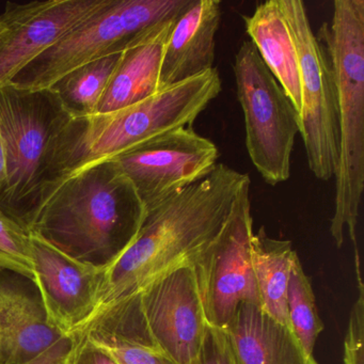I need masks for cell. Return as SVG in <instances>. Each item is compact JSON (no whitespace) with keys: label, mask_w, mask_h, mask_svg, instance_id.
<instances>
[{"label":"cell","mask_w":364,"mask_h":364,"mask_svg":"<svg viewBox=\"0 0 364 364\" xmlns=\"http://www.w3.org/2000/svg\"><path fill=\"white\" fill-rule=\"evenodd\" d=\"M355 263L359 296L353 304L349 316L348 329L344 342V364H364V285L357 248L355 250Z\"/></svg>","instance_id":"obj_24"},{"label":"cell","mask_w":364,"mask_h":364,"mask_svg":"<svg viewBox=\"0 0 364 364\" xmlns=\"http://www.w3.org/2000/svg\"><path fill=\"white\" fill-rule=\"evenodd\" d=\"M73 346L65 364H119V362L103 347L89 340L84 334L71 336Z\"/></svg>","instance_id":"obj_26"},{"label":"cell","mask_w":364,"mask_h":364,"mask_svg":"<svg viewBox=\"0 0 364 364\" xmlns=\"http://www.w3.org/2000/svg\"><path fill=\"white\" fill-rule=\"evenodd\" d=\"M197 364H238L225 330L208 325Z\"/></svg>","instance_id":"obj_25"},{"label":"cell","mask_w":364,"mask_h":364,"mask_svg":"<svg viewBox=\"0 0 364 364\" xmlns=\"http://www.w3.org/2000/svg\"><path fill=\"white\" fill-rule=\"evenodd\" d=\"M123 53L80 65L50 87L71 118L97 114L102 97L122 59Z\"/></svg>","instance_id":"obj_21"},{"label":"cell","mask_w":364,"mask_h":364,"mask_svg":"<svg viewBox=\"0 0 364 364\" xmlns=\"http://www.w3.org/2000/svg\"><path fill=\"white\" fill-rule=\"evenodd\" d=\"M252 235L249 182L240 191L227 223L193 265L206 323L212 327L225 329L242 304L259 306Z\"/></svg>","instance_id":"obj_9"},{"label":"cell","mask_w":364,"mask_h":364,"mask_svg":"<svg viewBox=\"0 0 364 364\" xmlns=\"http://www.w3.org/2000/svg\"><path fill=\"white\" fill-rule=\"evenodd\" d=\"M75 333L103 347L119 364H176L153 340L139 294L104 306Z\"/></svg>","instance_id":"obj_16"},{"label":"cell","mask_w":364,"mask_h":364,"mask_svg":"<svg viewBox=\"0 0 364 364\" xmlns=\"http://www.w3.org/2000/svg\"><path fill=\"white\" fill-rule=\"evenodd\" d=\"M72 346L48 323L35 281L0 268V364H65Z\"/></svg>","instance_id":"obj_11"},{"label":"cell","mask_w":364,"mask_h":364,"mask_svg":"<svg viewBox=\"0 0 364 364\" xmlns=\"http://www.w3.org/2000/svg\"><path fill=\"white\" fill-rule=\"evenodd\" d=\"M112 0H44L7 4L1 14L0 89L65 33L109 5Z\"/></svg>","instance_id":"obj_13"},{"label":"cell","mask_w":364,"mask_h":364,"mask_svg":"<svg viewBox=\"0 0 364 364\" xmlns=\"http://www.w3.org/2000/svg\"><path fill=\"white\" fill-rule=\"evenodd\" d=\"M191 0H112L38 55L11 82L23 90L50 89L91 61L125 52L159 25L176 18Z\"/></svg>","instance_id":"obj_6"},{"label":"cell","mask_w":364,"mask_h":364,"mask_svg":"<svg viewBox=\"0 0 364 364\" xmlns=\"http://www.w3.org/2000/svg\"><path fill=\"white\" fill-rule=\"evenodd\" d=\"M5 29V23H4L3 18L0 16V33H3Z\"/></svg>","instance_id":"obj_28"},{"label":"cell","mask_w":364,"mask_h":364,"mask_svg":"<svg viewBox=\"0 0 364 364\" xmlns=\"http://www.w3.org/2000/svg\"><path fill=\"white\" fill-rule=\"evenodd\" d=\"M0 268L35 281L31 233L0 210Z\"/></svg>","instance_id":"obj_23"},{"label":"cell","mask_w":364,"mask_h":364,"mask_svg":"<svg viewBox=\"0 0 364 364\" xmlns=\"http://www.w3.org/2000/svg\"><path fill=\"white\" fill-rule=\"evenodd\" d=\"M233 70L249 157L268 185L287 182L291 176L296 136L300 132L299 114L252 42H242Z\"/></svg>","instance_id":"obj_7"},{"label":"cell","mask_w":364,"mask_h":364,"mask_svg":"<svg viewBox=\"0 0 364 364\" xmlns=\"http://www.w3.org/2000/svg\"><path fill=\"white\" fill-rule=\"evenodd\" d=\"M146 214L118 161L107 159L65 180L29 232L75 261L106 270L131 246Z\"/></svg>","instance_id":"obj_3"},{"label":"cell","mask_w":364,"mask_h":364,"mask_svg":"<svg viewBox=\"0 0 364 364\" xmlns=\"http://www.w3.org/2000/svg\"><path fill=\"white\" fill-rule=\"evenodd\" d=\"M174 21L176 18L155 27L123 53L97 114L123 109L161 90V65Z\"/></svg>","instance_id":"obj_18"},{"label":"cell","mask_w":364,"mask_h":364,"mask_svg":"<svg viewBox=\"0 0 364 364\" xmlns=\"http://www.w3.org/2000/svg\"><path fill=\"white\" fill-rule=\"evenodd\" d=\"M253 272L259 308L282 325H289L287 289L298 257L289 240L269 237L264 227L251 238Z\"/></svg>","instance_id":"obj_20"},{"label":"cell","mask_w":364,"mask_h":364,"mask_svg":"<svg viewBox=\"0 0 364 364\" xmlns=\"http://www.w3.org/2000/svg\"><path fill=\"white\" fill-rule=\"evenodd\" d=\"M221 21L219 0H191L176 18L166 44L159 87L167 88L214 68Z\"/></svg>","instance_id":"obj_15"},{"label":"cell","mask_w":364,"mask_h":364,"mask_svg":"<svg viewBox=\"0 0 364 364\" xmlns=\"http://www.w3.org/2000/svg\"><path fill=\"white\" fill-rule=\"evenodd\" d=\"M249 182L248 174L218 163L205 178L149 210L131 246L104 272L97 312L182 266L195 265Z\"/></svg>","instance_id":"obj_1"},{"label":"cell","mask_w":364,"mask_h":364,"mask_svg":"<svg viewBox=\"0 0 364 364\" xmlns=\"http://www.w3.org/2000/svg\"><path fill=\"white\" fill-rule=\"evenodd\" d=\"M244 22L262 60L300 114L301 90L297 50L278 0L259 4L252 16H244Z\"/></svg>","instance_id":"obj_19"},{"label":"cell","mask_w":364,"mask_h":364,"mask_svg":"<svg viewBox=\"0 0 364 364\" xmlns=\"http://www.w3.org/2000/svg\"><path fill=\"white\" fill-rule=\"evenodd\" d=\"M212 140L181 127L116 157L148 212L205 178L218 161Z\"/></svg>","instance_id":"obj_10"},{"label":"cell","mask_w":364,"mask_h":364,"mask_svg":"<svg viewBox=\"0 0 364 364\" xmlns=\"http://www.w3.org/2000/svg\"><path fill=\"white\" fill-rule=\"evenodd\" d=\"M31 238L35 282L48 323L71 338L97 312L105 270L75 261L36 234Z\"/></svg>","instance_id":"obj_14"},{"label":"cell","mask_w":364,"mask_h":364,"mask_svg":"<svg viewBox=\"0 0 364 364\" xmlns=\"http://www.w3.org/2000/svg\"><path fill=\"white\" fill-rule=\"evenodd\" d=\"M297 50L301 90L300 132L311 172L334 178L338 159V102L329 57L313 33L301 0H278Z\"/></svg>","instance_id":"obj_8"},{"label":"cell","mask_w":364,"mask_h":364,"mask_svg":"<svg viewBox=\"0 0 364 364\" xmlns=\"http://www.w3.org/2000/svg\"><path fill=\"white\" fill-rule=\"evenodd\" d=\"M329 57L338 102V159L330 233L341 248L345 232L357 247L364 191V0H336L331 22L316 33Z\"/></svg>","instance_id":"obj_4"},{"label":"cell","mask_w":364,"mask_h":364,"mask_svg":"<svg viewBox=\"0 0 364 364\" xmlns=\"http://www.w3.org/2000/svg\"><path fill=\"white\" fill-rule=\"evenodd\" d=\"M287 312L289 325L306 355L314 358L317 338L323 332V323L318 316L314 291L310 279L296 259L291 268L287 289Z\"/></svg>","instance_id":"obj_22"},{"label":"cell","mask_w":364,"mask_h":364,"mask_svg":"<svg viewBox=\"0 0 364 364\" xmlns=\"http://www.w3.org/2000/svg\"><path fill=\"white\" fill-rule=\"evenodd\" d=\"M220 92L221 78L213 68L123 109L70 118L50 144L40 210L65 180L80 170L116 159L174 129L191 127Z\"/></svg>","instance_id":"obj_2"},{"label":"cell","mask_w":364,"mask_h":364,"mask_svg":"<svg viewBox=\"0 0 364 364\" xmlns=\"http://www.w3.org/2000/svg\"><path fill=\"white\" fill-rule=\"evenodd\" d=\"M71 118L52 89H0V129L7 151V182L0 210L31 231L40 210L50 144Z\"/></svg>","instance_id":"obj_5"},{"label":"cell","mask_w":364,"mask_h":364,"mask_svg":"<svg viewBox=\"0 0 364 364\" xmlns=\"http://www.w3.org/2000/svg\"><path fill=\"white\" fill-rule=\"evenodd\" d=\"M8 169H7V151H6L5 140H4L3 133L0 129V193L5 188L6 182H7Z\"/></svg>","instance_id":"obj_27"},{"label":"cell","mask_w":364,"mask_h":364,"mask_svg":"<svg viewBox=\"0 0 364 364\" xmlns=\"http://www.w3.org/2000/svg\"><path fill=\"white\" fill-rule=\"evenodd\" d=\"M223 330L238 364H318L306 355L291 328L257 304H240Z\"/></svg>","instance_id":"obj_17"},{"label":"cell","mask_w":364,"mask_h":364,"mask_svg":"<svg viewBox=\"0 0 364 364\" xmlns=\"http://www.w3.org/2000/svg\"><path fill=\"white\" fill-rule=\"evenodd\" d=\"M138 294L144 321L159 349L176 364H197L208 323L195 266H182Z\"/></svg>","instance_id":"obj_12"}]
</instances>
